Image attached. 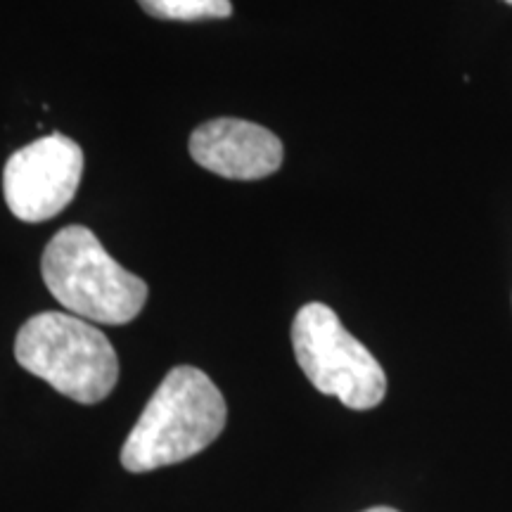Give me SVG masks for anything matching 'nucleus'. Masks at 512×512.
Wrapping results in <instances>:
<instances>
[{
    "instance_id": "f257e3e1",
    "label": "nucleus",
    "mask_w": 512,
    "mask_h": 512,
    "mask_svg": "<svg viewBox=\"0 0 512 512\" xmlns=\"http://www.w3.org/2000/svg\"><path fill=\"white\" fill-rule=\"evenodd\" d=\"M226 418V399L211 377L200 368L178 366L133 425L121 448V465L128 472H152L183 463L219 439Z\"/></svg>"
},
{
    "instance_id": "f03ea898",
    "label": "nucleus",
    "mask_w": 512,
    "mask_h": 512,
    "mask_svg": "<svg viewBox=\"0 0 512 512\" xmlns=\"http://www.w3.org/2000/svg\"><path fill=\"white\" fill-rule=\"evenodd\" d=\"M41 273L57 302L88 323L124 325L145 309V280L119 266L86 226L62 228L48 242Z\"/></svg>"
},
{
    "instance_id": "7ed1b4c3",
    "label": "nucleus",
    "mask_w": 512,
    "mask_h": 512,
    "mask_svg": "<svg viewBox=\"0 0 512 512\" xmlns=\"http://www.w3.org/2000/svg\"><path fill=\"white\" fill-rule=\"evenodd\" d=\"M15 358L55 392L79 403L107 399L119 380V358L110 339L72 313L31 316L17 332Z\"/></svg>"
},
{
    "instance_id": "20e7f679",
    "label": "nucleus",
    "mask_w": 512,
    "mask_h": 512,
    "mask_svg": "<svg viewBox=\"0 0 512 512\" xmlns=\"http://www.w3.org/2000/svg\"><path fill=\"white\" fill-rule=\"evenodd\" d=\"M292 347L299 368L325 396H337L351 411H370L387 394V375L330 306L311 302L292 323Z\"/></svg>"
},
{
    "instance_id": "39448f33",
    "label": "nucleus",
    "mask_w": 512,
    "mask_h": 512,
    "mask_svg": "<svg viewBox=\"0 0 512 512\" xmlns=\"http://www.w3.org/2000/svg\"><path fill=\"white\" fill-rule=\"evenodd\" d=\"M81 176V147L62 133H50L8 159L3 171L5 202L19 221H48L74 200Z\"/></svg>"
},
{
    "instance_id": "423d86ee",
    "label": "nucleus",
    "mask_w": 512,
    "mask_h": 512,
    "mask_svg": "<svg viewBox=\"0 0 512 512\" xmlns=\"http://www.w3.org/2000/svg\"><path fill=\"white\" fill-rule=\"evenodd\" d=\"M190 157L233 181H259L283 166V143L268 128L242 119H214L190 136Z\"/></svg>"
},
{
    "instance_id": "0eeeda50",
    "label": "nucleus",
    "mask_w": 512,
    "mask_h": 512,
    "mask_svg": "<svg viewBox=\"0 0 512 512\" xmlns=\"http://www.w3.org/2000/svg\"><path fill=\"white\" fill-rule=\"evenodd\" d=\"M150 17L176 19V22H202L233 15L230 0H138Z\"/></svg>"
},
{
    "instance_id": "6e6552de",
    "label": "nucleus",
    "mask_w": 512,
    "mask_h": 512,
    "mask_svg": "<svg viewBox=\"0 0 512 512\" xmlns=\"http://www.w3.org/2000/svg\"><path fill=\"white\" fill-rule=\"evenodd\" d=\"M363 512H399L394 508H384V505H380V508H370V510H363Z\"/></svg>"
},
{
    "instance_id": "1a4fd4ad",
    "label": "nucleus",
    "mask_w": 512,
    "mask_h": 512,
    "mask_svg": "<svg viewBox=\"0 0 512 512\" xmlns=\"http://www.w3.org/2000/svg\"><path fill=\"white\" fill-rule=\"evenodd\" d=\"M505 3H508V5H512V0H505Z\"/></svg>"
}]
</instances>
